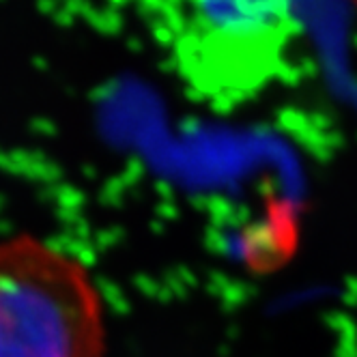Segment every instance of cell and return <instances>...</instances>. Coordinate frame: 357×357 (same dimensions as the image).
<instances>
[{
  "label": "cell",
  "mask_w": 357,
  "mask_h": 357,
  "mask_svg": "<svg viewBox=\"0 0 357 357\" xmlns=\"http://www.w3.org/2000/svg\"><path fill=\"white\" fill-rule=\"evenodd\" d=\"M104 353V299L86 265L29 233L0 239V357Z\"/></svg>",
  "instance_id": "cell-1"
},
{
  "label": "cell",
  "mask_w": 357,
  "mask_h": 357,
  "mask_svg": "<svg viewBox=\"0 0 357 357\" xmlns=\"http://www.w3.org/2000/svg\"><path fill=\"white\" fill-rule=\"evenodd\" d=\"M149 22L202 99L239 104L287 69L297 22L287 5H153Z\"/></svg>",
  "instance_id": "cell-2"
}]
</instances>
